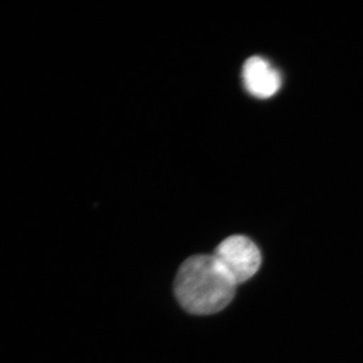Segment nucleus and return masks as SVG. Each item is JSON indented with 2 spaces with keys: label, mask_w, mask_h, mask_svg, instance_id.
Masks as SVG:
<instances>
[{
  "label": "nucleus",
  "mask_w": 363,
  "mask_h": 363,
  "mask_svg": "<svg viewBox=\"0 0 363 363\" xmlns=\"http://www.w3.org/2000/svg\"><path fill=\"white\" fill-rule=\"evenodd\" d=\"M175 294L180 305L194 315L223 310L234 297L235 283L214 256L188 258L177 274Z\"/></svg>",
  "instance_id": "1"
},
{
  "label": "nucleus",
  "mask_w": 363,
  "mask_h": 363,
  "mask_svg": "<svg viewBox=\"0 0 363 363\" xmlns=\"http://www.w3.org/2000/svg\"><path fill=\"white\" fill-rule=\"evenodd\" d=\"M235 284L251 279L261 265V254L255 243L243 235H233L217 247L214 256Z\"/></svg>",
  "instance_id": "2"
},
{
  "label": "nucleus",
  "mask_w": 363,
  "mask_h": 363,
  "mask_svg": "<svg viewBox=\"0 0 363 363\" xmlns=\"http://www.w3.org/2000/svg\"><path fill=\"white\" fill-rule=\"evenodd\" d=\"M242 78L248 92L259 99L272 97L282 84L279 72L260 57H250L245 62Z\"/></svg>",
  "instance_id": "3"
}]
</instances>
